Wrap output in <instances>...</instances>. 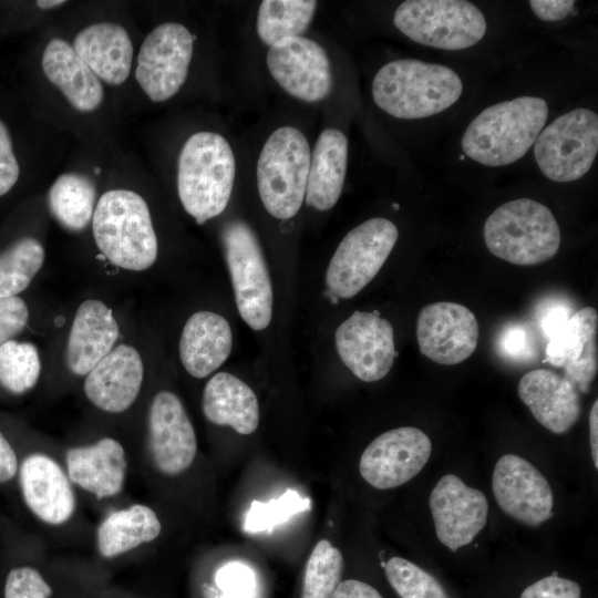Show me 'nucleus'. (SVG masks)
Wrapping results in <instances>:
<instances>
[{
  "instance_id": "f257e3e1",
  "label": "nucleus",
  "mask_w": 598,
  "mask_h": 598,
  "mask_svg": "<svg viewBox=\"0 0 598 598\" xmlns=\"http://www.w3.org/2000/svg\"><path fill=\"white\" fill-rule=\"evenodd\" d=\"M548 117L544 99L519 96L483 110L463 134L462 150L491 167L509 165L534 145Z\"/></svg>"
},
{
  "instance_id": "f03ea898",
  "label": "nucleus",
  "mask_w": 598,
  "mask_h": 598,
  "mask_svg": "<svg viewBox=\"0 0 598 598\" xmlns=\"http://www.w3.org/2000/svg\"><path fill=\"white\" fill-rule=\"evenodd\" d=\"M462 92V80L451 68L416 59H400L384 64L372 82L375 104L402 120L441 113L452 106Z\"/></svg>"
},
{
  "instance_id": "7ed1b4c3",
  "label": "nucleus",
  "mask_w": 598,
  "mask_h": 598,
  "mask_svg": "<svg viewBox=\"0 0 598 598\" xmlns=\"http://www.w3.org/2000/svg\"><path fill=\"white\" fill-rule=\"evenodd\" d=\"M95 245L113 266L143 271L157 259L158 244L145 199L130 189L105 192L92 217Z\"/></svg>"
},
{
  "instance_id": "20e7f679",
  "label": "nucleus",
  "mask_w": 598,
  "mask_h": 598,
  "mask_svg": "<svg viewBox=\"0 0 598 598\" xmlns=\"http://www.w3.org/2000/svg\"><path fill=\"white\" fill-rule=\"evenodd\" d=\"M235 174V156L223 135L202 131L187 138L178 157L177 192L184 209L197 224L225 210Z\"/></svg>"
},
{
  "instance_id": "39448f33",
  "label": "nucleus",
  "mask_w": 598,
  "mask_h": 598,
  "mask_svg": "<svg viewBox=\"0 0 598 598\" xmlns=\"http://www.w3.org/2000/svg\"><path fill=\"white\" fill-rule=\"evenodd\" d=\"M488 250L518 266H535L553 258L560 246V230L544 204L519 198L497 207L483 229Z\"/></svg>"
},
{
  "instance_id": "423d86ee",
  "label": "nucleus",
  "mask_w": 598,
  "mask_h": 598,
  "mask_svg": "<svg viewBox=\"0 0 598 598\" xmlns=\"http://www.w3.org/2000/svg\"><path fill=\"white\" fill-rule=\"evenodd\" d=\"M307 137L298 128L282 126L265 142L256 167L257 187L266 210L277 219H289L306 197L310 164Z\"/></svg>"
},
{
  "instance_id": "0eeeda50",
  "label": "nucleus",
  "mask_w": 598,
  "mask_h": 598,
  "mask_svg": "<svg viewBox=\"0 0 598 598\" xmlns=\"http://www.w3.org/2000/svg\"><path fill=\"white\" fill-rule=\"evenodd\" d=\"M221 243L238 312L261 331L272 318L274 292L259 240L247 223L233 219L221 230Z\"/></svg>"
},
{
  "instance_id": "6e6552de",
  "label": "nucleus",
  "mask_w": 598,
  "mask_h": 598,
  "mask_svg": "<svg viewBox=\"0 0 598 598\" xmlns=\"http://www.w3.org/2000/svg\"><path fill=\"white\" fill-rule=\"evenodd\" d=\"M394 25L416 43L443 50L476 44L486 32V19L464 0H408L393 17Z\"/></svg>"
},
{
  "instance_id": "1a4fd4ad",
  "label": "nucleus",
  "mask_w": 598,
  "mask_h": 598,
  "mask_svg": "<svg viewBox=\"0 0 598 598\" xmlns=\"http://www.w3.org/2000/svg\"><path fill=\"white\" fill-rule=\"evenodd\" d=\"M396 226L383 217L370 218L351 229L332 255L326 285L337 298L350 299L378 275L394 245Z\"/></svg>"
},
{
  "instance_id": "9d476101",
  "label": "nucleus",
  "mask_w": 598,
  "mask_h": 598,
  "mask_svg": "<svg viewBox=\"0 0 598 598\" xmlns=\"http://www.w3.org/2000/svg\"><path fill=\"white\" fill-rule=\"evenodd\" d=\"M598 152V115L589 109L567 112L542 130L534 155L542 173L558 183L581 178Z\"/></svg>"
},
{
  "instance_id": "9b49d317",
  "label": "nucleus",
  "mask_w": 598,
  "mask_h": 598,
  "mask_svg": "<svg viewBox=\"0 0 598 598\" xmlns=\"http://www.w3.org/2000/svg\"><path fill=\"white\" fill-rule=\"evenodd\" d=\"M194 37L177 22H165L143 41L135 78L153 102L174 96L184 84L193 55Z\"/></svg>"
},
{
  "instance_id": "f8f14e48",
  "label": "nucleus",
  "mask_w": 598,
  "mask_h": 598,
  "mask_svg": "<svg viewBox=\"0 0 598 598\" xmlns=\"http://www.w3.org/2000/svg\"><path fill=\"white\" fill-rule=\"evenodd\" d=\"M431 453L432 442L422 430L401 426L382 433L367 446L359 471L374 488H394L416 476Z\"/></svg>"
},
{
  "instance_id": "ddd939ff",
  "label": "nucleus",
  "mask_w": 598,
  "mask_h": 598,
  "mask_svg": "<svg viewBox=\"0 0 598 598\" xmlns=\"http://www.w3.org/2000/svg\"><path fill=\"white\" fill-rule=\"evenodd\" d=\"M334 343L343 364L364 382L383 379L396 355L393 327L377 311H354L337 328Z\"/></svg>"
},
{
  "instance_id": "4468645a",
  "label": "nucleus",
  "mask_w": 598,
  "mask_h": 598,
  "mask_svg": "<svg viewBox=\"0 0 598 598\" xmlns=\"http://www.w3.org/2000/svg\"><path fill=\"white\" fill-rule=\"evenodd\" d=\"M266 63L274 80L296 99L313 103L326 99L332 90L327 52L311 39L301 35L272 44Z\"/></svg>"
},
{
  "instance_id": "2eb2a0df",
  "label": "nucleus",
  "mask_w": 598,
  "mask_h": 598,
  "mask_svg": "<svg viewBox=\"0 0 598 598\" xmlns=\"http://www.w3.org/2000/svg\"><path fill=\"white\" fill-rule=\"evenodd\" d=\"M480 327L465 306L439 301L424 306L416 319L420 351L432 361L454 365L468 359L477 348Z\"/></svg>"
},
{
  "instance_id": "dca6fc26",
  "label": "nucleus",
  "mask_w": 598,
  "mask_h": 598,
  "mask_svg": "<svg viewBox=\"0 0 598 598\" xmlns=\"http://www.w3.org/2000/svg\"><path fill=\"white\" fill-rule=\"evenodd\" d=\"M430 509L439 540L451 551L468 545L485 527L488 503L484 493L446 474L430 494Z\"/></svg>"
},
{
  "instance_id": "f3484780",
  "label": "nucleus",
  "mask_w": 598,
  "mask_h": 598,
  "mask_svg": "<svg viewBox=\"0 0 598 598\" xmlns=\"http://www.w3.org/2000/svg\"><path fill=\"white\" fill-rule=\"evenodd\" d=\"M492 488L503 512L528 526H539L554 515L548 481L516 454H505L496 462Z\"/></svg>"
},
{
  "instance_id": "a211bd4d",
  "label": "nucleus",
  "mask_w": 598,
  "mask_h": 598,
  "mask_svg": "<svg viewBox=\"0 0 598 598\" xmlns=\"http://www.w3.org/2000/svg\"><path fill=\"white\" fill-rule=\"evenodd\" d=\"M148 448L156 468L178 475L194 462L197 439L179 398L166 390L157 392L148 410Z\"/></svg>"
},
{
  "instance_id": "6ab92c4d",
  "label": "nucleus",
  "mask_w": 598,
  "mask_h": 598,
  "mask_svg": "<svg viewBox=\"0 0 598 598\" xmlns=\"http://www.w3.org/2000/svg\"><path fill=\"white\" fill-rule=\"evenodd\" d=\"M597 328V310L582 307L548 338L545 350L544 362L564 369L582 393L589 391L598 370Z\"/></svg>"
},
{
  "instance_id": "aec40b11",
  "label": "nucleus",
  "mask_w": 598,
  "mask_h": 598,
  "mask_svg": "<svg viewBox=\"0 0 598 598\" xmlns=\"http://www.w3.org/2000/svg\"><path fill=\"white\" fill-rule=\"evenodd\" d=\"M143 379L141 353L133 346L121 343L85 375L83 389L99 410L122 413L137 399Z\"/></svg>"
},
{
  "instance_id": "412c9836",
  "label": "nucleus",
  "mask_w": 598,
  "mask_h": 598,
  "mask_svg": "<svg viewBox=\"0 0 598 598\" xmlns=\"http://www.w3.org/2000/svg\"><path fill=\"white\" fill-rule=\"evenodd\" d=\"M19 470L20 487L29 509L45 524L66 523L74 514L76 499L61 465L43 453H32Z\"/></svg>"
},
{
  "instance_id": "4be33fe9",
  "label": "nucleus",
  "mask_w": 598,
  "mask_h": 598,
  "mask_svg": "<svg viewBox=\"0 0 598 598\" xmlns=\"http://www.w3.org/2000/svg\"><path fill=\"white\" fill-rule=\"evenodd\" d=\"M518 395L533 416L548 431H569L581 413L577 386L565 375L548 369L525 373L518 383Z\"/></svg>"
},
{
  "instance_id": "5701e85b",
  "label": "nucleus",
  "mask_w": 598,
  "mask_h": 598,
  "mask_svg": "<svg viewBox=\"0 0 598 598\" xmlns=\"http://www.w3.org/2000/svg\"><path fill=\"white\" fill-rule=\"evenodd\" d=\"M120 336L112 309L102 300L86 299L73 317L65 348L71 373L85 377L115 347Z\"/></svg>"
},
{
  "instance_id": "b1692460",
  "label": "nucleus",
  "mask_w": 598,
  "mask_h": 598,
  "mask_svg": "<svg viewBox=\"0 0 598 598\" xmlns=\"http://www.w3.org/2000/svg\"><path fill=\"white\" fill-rule=\"evenodd\" d=\"M66 466L74 484L102 499L122 491L127 461L118 441L103 437L94 444L69 448Z\"/></svg>"
},
{
  "instance_id": "393cba45",
  "label": "nucleus",
  "mask_w": 598,
  "mask_h": 598,
  "mask_svg": "<svg viewBox=\"0 0 598 598\" xmlns=\"http://www.w3.org/2000/svg\"><path fill=\"white\" fill-rule=\"evenodd\" d=\"M231 347L229 322L216 312L200 310L185 322L178 350L184 369L192 377L203 379L227 360Z\"/></svg>"
},
{
  "instance_id": "a878e982",
  "label": "nucleus",
  "mask_w": 598,
  "mask_h": 598,
  "mask_svg": "<svg viewBox=\"0 0 598 598\" xmlns=\"http://www.w3.org/2000/svg\"><path fill=\"white\" fill-rule=\"evenodd\" d=\"M41 65L47 79L55 85L79 112L95 111L104 97L100 79L65 40L48 42Z\"/></svg>"
},
{
  "instance_id": "bb28decb",
  "label": "nucleus",
  "mask_w": 598,
  "mask_h": 598,
  "mask_svg": "<svg viewBox=\"0 0 598 598\" xmlns=\"http://www.w3.org/2000/svg\"><path fill=\"white\" fill-rule=\"evenodd\" d=\"M73 48L93 73L110 85H120L128 76L133 44L127 31L114 22H99L81 30Z\"/></svg>"
},
{
  "instance_id": "cd10ccee",
  "label": "nucleus",
  "mask_w": 598,
  "mask_h": 598,
  "mask_svg": "<svg viewBox=\"0 0 598 598\" xmlns=\"http://www.w3.org/2000/svg\"><path fill=\"white\" fill-rule=\"evenodd\" d=\"M348 140L336 128L319 135L310 156L306 197L308 206L326 212L339 200L346 179Z\"/></svg>"
},
{
  "instance_id": "c85d7f7f",
  "label": "nucleus",
  "mask_w": 598,
  "mask_h": 598,
  "mask_svg": "<svg viewBox=\"0 0 598 598\" xmlns=\"http://www.w3.org/2000/svg\"><path fill=\"white\" fill-rule=\"evenodd\" d=\"M203 412L206 419L235 432L254 433L260 419L259 403L252 389L228 372H218L205 385Z\"/></svg>"
},
{
  "instance_id": "c756f323",
  "label": "nucleus",
  "mask_w": 598,
  "mask_h": 598,
  "mask_svg": "<svg viewBox=\"0 0 598 598\" xmlns=\"http://www.w3.org/2000/svg\"><path fill=\"white\" fill-rule=\"evenodd\" d=\"M162 524L148 506L134 504L111 513L99 526V553L113 558L158 537Z\"/></svg>"
},
{
  "instance_id": "7c9ffc66",
  "label": "nucleus",
  "mask_w": 598,
  "mask_h": 598,
  "mask_svg": "<svg viewBox=\"0 0 598 598\" xmlns=\"http://www.w3.org/2000/svg\"><path fill=\"white\" fill-rule=\"evenodd\" d=\"M95 200L94 182L80 173L60 175L48 193L51 215L62 227L75 233L85 229L92 221Z\"/></svg>"
},
{
  "instance_id": "2f4dec72",
  "label": "nucleus",
  "mask_w": 598,
  "mask_h": 598,
  "mask_svg": "<svg viewBox=\"0 0 598 598\" xmlns=\"http://www.w3.org/2000/svg\"><path fill=\"white\" fill-rule=\"evenodd\" d=\"M317 2L312 0H265L260 3L256 29L260 40L271 47L285 39L301 37L310 25Z\"/></svg>"
},
{
  "instance_id": "473e14b6",
  "label": "nucleus",
  "mask_w": 598,
  "mask_h": 598,
  "mask_svg": "<svg viewBox=\"0 0 598 598\" xmlns=\"http://www.w3.org/2000/svg\"><path fill=\"white\" fill-rule=\"evenodd\" d=\"M43 245L34 237H22L0 251V299L24 291L41 270Z\"/></svg>"
},
{
  "instance_id": "72a5a7b5",
  "label": "nucleus",
  "mask_w": 598,
  "mask_h": 598,
  "mask_svg": "<svg viewBox=\"0 0 598 598\" xmlns=\"http://www.w3.org/2000/svg\"><path fill=\"white\" fill-rule=\"evenodd\" d=\"M41 374V359L30 342L9 340L0 346V383L9 392L22 394L34 388Z\"/></svg>"
},
{
  "instance_id": "f704fd0d",
  "label": "nucleus",
  "mask_w": 598,
  "mask_h": 598,
  "mask_svg": "<svg viewBox=\"0 0 598 598\" xmlns=\"http://www.w3.org/2000/svg\"><path fill=\"white\" fill-rule=\"evenodd\" d=\"M342 570L341 551L329 540H319L306 565L301 598H332Z\"/></svg>"
},
{
  "instance_id": "c9c22d12",
  "label": "nucleus",
  "mask_w": 598,
  "mask_h": 598,
  "mask_svg": "<svg viewBox=\"0 0 598 598\" xmlns=\"http://www.w3.org/2000/svg\"><path fill=\"white\" fill-rule=\"evenodd\" d=\"M310 507V499L291 488L268 502L252 501L244 519V530L248 534L270 532Z\"/></svg>"
},
{
  "instance_id": "e433bc0d",
  "label": "nucleus",
  "mask_w": 598,
  "mask_h": 598,
  "mask_svg": "<svg viewBox=\"0 0 598 598\" xmlns=\"http://www.w3.org/2000/svg\"><path fill=\"white\" fill-rule=\"evenodd\" d=\"M384 569L390 585L401 598H448L434 576L408 559L392 557Z\"/></svg>"
},
{
  "instance_id": "4c0bfd02",
  "label": "nucleus",
  "mask_w": 598,
  "mask_h": 598,
  "mask_svg": "<svg viewBox=\"0 0 598 598\" xmlns=\"http://www.w3.org/2000/svg\"><path fill=\"white\" fill-rule=\"evenodd\" d=\"M215 581L221 590L219 598H257V576L243 561H229L219 567Z\"/></svg>"
},
{
  "instance_id": "58836bf2",
  "label": "nucleus",
  "mask_w": 598,
  "mask_h": 598,
  "mask_svg": "<svg viewBox=\"0 0 598 598\" xmlns=\"http://www.w3.org/2000/svg\"><path fill=\"white\" fill-rule=\"evenodd\" d=\"M51 595V587L34 568H13L7 577L4 598H50Z\"/></svg>"
},
{
  "instance_id": "ea45409f",
  "label": "nucleus",
  "mask_w": 598,
  "mask_h": 598,
  "mask_svg": "<svg viewBox=\"0 0 598 598\" xmlns=\"http://www.w3.org/2000/svg\"><path fill=\"white\" fill-rule=\"evenodd\" d=\"M29 316L28 306L19 296L0 299V346L24 329Z\"/></svg>"
},
{
  "instance_id": "a19ab883",
  "label": "nucleus",
  "mask_w": 598,
  "mask_h": 598,
  "mask_svg": "<svg viewBox=\"0 0 598 598\" xmlns=\"http://www.w3.org/2000/svg\"><path fill=\"white\" fill-rule=\"evenodd\" d=\"M580 586L557 571L529 585L519 598H580Z\"/></svg>"
},
{
  "instance_id": "79ce46f5",
  "label": "nucleus",
  "mask_w": 598,
  "mask_h": 598,
  "mask_svg": "<svg viewBox=\"0 0 598 598\" xmlns=\"http://www.w3.org/2000/svg\"><path fill=\"white\" fill-rule=\"evenodd\" d=\"M20 168L12 148L7 125L0 120V196L7 194L17 183Z\"/></svg>"
},
{
  "instance_id": "37998d69",
  "label": "nucleus",
  "mask_w": 598,
  "mask_h": 598,
  "mask_svg": "<svg viewBox=\"0 0 598 598\" xmlns=\"http://www.w3.org/2000/svg\"><path fill=\"white\" fill-rule=\"evenodd\" d=\"M499 343L512 358L523 359L530 354L529 334L524 326L514 324L504 329Z\"/></svg>"
},
{
  "instance_id": "c03bdc74",
  "label": "nucleus",
  "mask_w": 598,
  "mask_h": 598,
  "mask_svg": "<svg viewBox=\"0 0 598 598\" xmlns=\"http://www.w3.org/2000/svg\"><path fill=\"white\" fill-rule=\"evenodd\" d=\"M529 6L543 21H559L565 19L575 6L573 0H532Z\"/></svg>"
},
{
  "instance_id": "a18cd8bd",
  "label": "nucleus",
  "mask_w": 598,
  "mask_h": 598,
  "mask_svg": "<svg viewBox=\"0 0 598 598\" xmlns=\"http://www.w3.org/2000/svg\"><path fill=\"white\" fill-rule=\"evenodd\" d=\"M332 598H383L381 594L367 582L348 579L341 581Z\"/></svg>"
},
{
  "instance_id": "49530a36",
  "label": "nucleus",
  "mask_w": 598,
  "mask_h": 598,
  "mask_svg": "<svg viewBox=\"0 0 598 598\" xmlns=\"http://www.w3.org/2000/svg\"><path fill=\"white\" fill-rule=\"evenodd\" d=\"M18 472V458L14 450L0 431V483L12 480Z\"/></svg>"
},
{
  "instance_id": "de8ad7c7",
  "label": "nucleus",
  "mask_w": 598,
  "mask_h": 598,
  "mask_svg": "<svg viewBox=\"0 0 598 598\" xmlns=\"http://www.w3.org/2000/svg\"><path fill=\"white\" fill-rule=\"evenodd\" d=\"M570 316L568 310L559 307L553 308L542 320L544 336L548 339L558 328H560Z\"/></svg>"
},
{
  "instance_id": "09e8293b",
  "label": "nucleus",
  "mask_w": 598,
  "mask_h": 598,
  "mask_svg": "<svg viewBox=\"0 0 598 598\" xmlns=\"http://www.w3.org/2000/svg\"><path fill=\"white\" fill-rule=\"evenodd\" d=\"M589 435L591 456L595 467L598 468V401L596 400L589 413Z\"/></svg>"
},
{
  "instance_id": "8fccbe9b",
  "label": "nucleus",
  "mask_w": 598,
  "mask_h": 598,
  "mask_svg": "<svg viewBox=\"0 0 598 598\" xmlns=\"http://www.w3.org/2000/svg\"><path fill=\"white\" fill-rule=\"evenodd\" d=\"M41 9H52L65 3L63 0H40L35 2Z\"/></svg>"
}]
</instances>
